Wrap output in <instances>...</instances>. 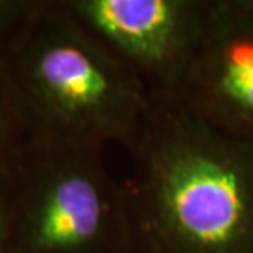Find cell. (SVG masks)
I'll return each mask as SVG.
<instances>
[{
    "label": "cell",
    "instance_id": "obj_6",
    "mask_svg": "<svg viewBox=\"0 0 253 253\" xmlns=\"http://www.w3.org/2000/svg\"><path fill=\"white\" fill-rule=\"evenodd\" d=\"M30 130L7 58L0 48V179L30 145Z\"/></svg>",
    "mask_w": 253,
    "mask_h": 253
},
{
    "label": "cell",
    "instance_id": "obj_3",
    "mask_svg": "<svg viewBox=\"0 0 253 253\" xmlns=\"http://www.w3.org/2000/svg\"><path fill=\"white\" fill-rule=\"evenodd\" d=\"M0 222L7 253H138L102 148L30 141L0 179Z\"/></svg>",
    "mask_w": 253,
    "mask_h": 253
},
{
    "label": "cell",
    "instance_id": "obj_7",
    "mask_svg": "<svg viewBox=\"0 0 253 253\" xmlns=\"http://www.w3.org/2000/svg\"><path fill=\"white\" fill-rule=\"evenodd\" d=\"M42 0H0V48L12 42L37 12Z\"/></svg>",
    "mask_w": 253,
    "mask_h": 253
},
{
    "label": "cell",
    "instance_id": "obj_5",
    "mask_svg": "<svg viewBox=\"0 0 253 253\" xmlns=\"http://www.w3.org/2000/svg\"><path fill=\"white\" fill-rule=\"evenodd\" d=\"M161 104L253 145V0H207L194 56Z\"/></svg>",
    "mask_w": 253,
    "mask_h": 253
},
{
    "label": "cell",
    "instance_id": "obj_2",
    "mask_svg": "<svg viewBox=\"0 0 253 253\" xmlns=\"http://www.w3.org/2000/svg\"><path fill=\"white\" fill-rule=\"evenodd\" d=\"M33 143L130 150L153 112L143 79L59 0L3 48Z\"/></svg>",
    "mask_w": 253,
    "mask_h": 253
},
{
    "label": "cell",
    "instance_id": "obj_8",
    "mask_svg": "<svg viewBox=\"0 0 253 253\" xmlns=\"http://www.w3.org/2000/svg\"><path fill=\"white\" fill-rule=\"evenodd\" d=\"M0 253H7V249H5V240H3V232H2V222H0Z\"/></svg>",
    "mask_w": 253,
    "mask_h": 253
},
{
    "label": "cell",
    "instance_id": "obj_1",
    "mask_svg": "<svg viewBox=\"0 0 253 253\" xmlns=\"http://www.w3.org/2000/svg\"><path fill=\"white\" fill-rule=\"evenodd\" d=\"M128 153L138 253H253L252 143L155 102Z\"/></svg>",
    "mask_w": 253,
    "mask_h": 253
},
{
    "label": "cell",
    "instance_id": "obj_4",
    "mask_svg": "<svg viewBox=\"0 0 253 253\" xmlns=\"http://www.w3.org/2000/svg\"><path fill=\"white\" fill-rule=\"evenodd\" d=\"M143 79L155 102L173 97L204 30L207 0H59Z\"/></svg>",
    "mask_w": 253,
    "mask_h": 253
}]
</instances>
